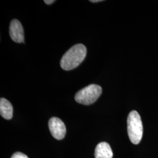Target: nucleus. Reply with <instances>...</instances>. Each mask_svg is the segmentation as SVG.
I'll use <instances>...</instances> for the list:
<instances>
[{
    "instance_id": "nucleus-6",
    "label": "nucleus",
    "mask_w": 158,
    "mask_h": 158,
    "mask_svg": "<svg viewBox=\"0 0 158 158\" xmlns=\"http://www.w3.org/2000/svg\"><path fill=\"white\" fill-rule=\"evenodd\" d=\"M95 158H113V151L106 142L99 143L95 149Z\"/></svg>"
},
{
    "instance_id": "nucleus-7",
    "label": "nucleus",
    "mask_w": 158,
    "mask_h": 158,
    "mask_svg": "<svg viewBox=\"0 0 158 158\" xmlns=\"http://www.w3.org/2000/svg\"><path fill=\"white\" fill-rule=\"evenodd\" d=\"M0 114L6 119H11L12 118V106L10 102L4 98H1L0 100Z\"/></svg>"
},
{
    "instance_id": "nucleus-4",
    "label": "nucleus",
    "mask_w": 158,
    "mask_h": 158,
    "mask_svg": "<svg viewBox=\"0 0 158 158\" xmlns=\"http://www.w3.org/2000/svg\"><path fill=\"white\" fill-rule=\"evenodd\" d=\"M49 128L51 134L55 139L61 140L64 138L66 129L65 125L60 119L52 117L49 121Z\"/></svg>"
},
{
    "instance_id": "nucleus-8",
    "label": "nucleus",
    "mask_w": 158,
    "mask_h": 158,
    "mask_svg": "<svg viewBox=\"0 0 158 158\" xmlns=\"http://www.w3.org/2000/svg\"><path fill=\"white\" fill-rule=\"evenodd\" d=\"M11 158H28V157L26 155L23 154V153L17 152L14 153L12 155Z\"/></svg>"
},
{
    "instance_id": "nucleus-2",
    "label": "nucleus",
    "mask_w": 158,
    "mask_h": 158,
    "mask_svg": "<svg viewBox=\"0 0 158 158\" xmlns=\"http://www.w3.org/2000/svg\"><path fill=\"white\" fill-rule=\"evenodd\" d=\"M127 131L131 142L135 145L139 143L143 135V125L139 114L134 110L128 115Z\"/></svg>"
},
{
    "instance_id": "nucleus-10",
    "label": "nucleus",
    "mask_w": 158,
    "mask_h": 158,
    "mask_svg": "<svg viewBox=\"0 0 158 158\" xmlns=\"http://www.w3.org/2000/svg\"><path fill=\"white\" fill-rule=\"evenodd\" d=\"M90 2H101V1H102V0H95V1H94V0H92V1H90Z\"/></svg>"
},
{
    "instance_id": "nucleus-1",
    "label": "nucleus",
    "mask_w": 158,
    "mask_h": 158,
    "mask_svg": "<svg viewBox=\"0 0 158 158\" xmlns=\"http://www.w3.org/2000/svg\"><path fill=\"white\" fill-rule=\"evenodd\" d=\"M87 55V49L84 45L79 44L72 46L63 56L60 66L64 70H70L77 68L82 62Z\"/></svg>"
},
{
    "instance_id": "nucleus-3",
    "label": "nucleus",
    "mask_w": 158,
    "mask_h": 158,
    "mask_svg": "<svg viewBox=\"0 0 158 158\" xmlns=\"http://www.w3.org/2000/svg\"><path fill=\"white\" fill-rule=\"evenodd\" d=\"M102 93V88L98 85L92 84L79 91L75 95L76 102L83 105H90L96 102Z\"/></svg>"
},
{
    "instance_id": "nucleus-5",
    "label": "nucleus",
    "mask_w": 158,
    "mask_h": 158,
    "mask_svg": "<svg viewBox=\"0 0 158 158\" xmlns=\"http://www.w3.org/2000/svg\"><path fill=\"white\" fill-rule=\"evenodd\" d=\"M10 35L17 43H24V32L22 24L18 19H13L10 25Z\"/></svg>"
},
{
    "instance_id": "nucleus-9",
    "label": "nucleus",
    "mask_w": 158,
    "mask_h": 158,
    "mask_svg": "<svg viewBox=\"0 0 158 158\" xmlns=\"http://www.w3.org/2000/svg\"><path fill=\"white\" fill-rule=\"evenodd\" d=\"M55 1H54V0H45V1H44L45 4H48V5H49V4L53 3Z\"/></svg>"
}]
</instances>
